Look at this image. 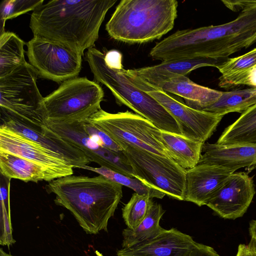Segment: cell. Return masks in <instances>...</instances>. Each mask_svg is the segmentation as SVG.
Listing matches in <instances>:
<instances>
[{
    "instance_id": "cell-30",
    "label": "cell",
    "mask_w": 256,
    "mask_h": 256,
    "mask_svg": "<svg viewBox=\"0 0 256 256\" xmlns=\"http://www.w3.org/2000/svg\"><path fill=\"white\" fill-rule=\"evenodd\" d=\"M1 187L0 244L10 247L16 242L12 236L8 192Z\"/></svg>"
},
{
    "instance_id": "cell-35",
    "label": "cell",
    "mask_w": 256,
    "mask_h": 256,
    "mask_svg": "<svg viewBox=\"0 0 256 256\" xmlns=\"http://www.w3.org/2000/svg\"><path fill=\"white\" fill-rule=\"evenodd\" d=\"M236 256H256V238L251 237L247 244H239Z\"/></svg>"
},
{
    "instance_id": "cell-34",
    "label": "cell",
    "mask_w": 256,
    "mask_h": 256,
    "mask_svg": "<svg viewBox=\"0 0 256 256\" xmlns=\"http://www.w3.org/2000/svg\"><path fill=\"white\" fill-rule=\"evenodd\" d=\"M106 64L110 67L117 69L123 68L122 65V55L116 50H112L104 54Z\"/></svg>"
},
{
    "instance_id": "cell-26",
    "label": "cell",
    "mask_w": 256,
    "mask_h": 256,
    "mask_svg": "<svg viewBox=\"0 0 256 256\" xmlns=\"http://www.w3.org/2000/svg\"><path fill=\"white\" fill-rule=\"evenodd\" d=\"M24 42L12 32L0 34V78L24 63Z\"/></svg>"
},
{
    "instance_id": "cell-31",
    "label": "cell",
    "mask_w": 256,
    "mask_h": 256,
    "mask_svg": "<svg viewBox=\"0 0 256 256\" xmlns=\"http://www.w3.org/2000/svg\"><path fill=\"white\" fill-rule=\"evenodd\" d=\"M256 64V48L240 56L228 58L218 66L222 76L243 72Z\"/></svg>"
},
{
    "instance_id": "cell-21",
    "label": "cell",
    "mask_w": 256,
    "mask_h": 256,
    "mask_svg": "<svg viewBox=\"0 0 256 256\" xmlns=\"http://www.w3.org/2000/svg\"><path fill=\"white\" fill-rule=\"evenodd\" d=\"M155 88L182 97L188 106L198 110L215 103L222 93L196 84L186 76L172 78L160 82Z\"/></svg>"
},
{
    "instance_id": "cell-13",
    "label": "cell",
    "mask_w": 256,
    "mask_h": 256,
    "mask_svg": "<svg viewBox=\"0 0 256 256\" xmlns=\"http://www.w3.org/2000/svg\"><path fill=\"white\" fill-rule=\"evenodd\" d=\"M256 194L252 178L244 172L231 174L206 206L220 217L235 220L246 212Z\"/></svg>"
},
{
    "instance_id": "cell-28",
    "label": "cell",
    "mask_w": 256,
    "mask_h": 256,
    "mask_svg": "<svg viewBox=\"0 0 256 256\" xmlns=\"http://www.w3.org/2000/svg\"><path fill=\"white\" fill-rule=\"evenodd\" d=\"M148 194L134 192L122 208V216L128 228L136 229L148 214L154 202Z\"/></svg>"
},
{
    "instance_id": "cell-36",
    "label": "cell",
    "mask_w": 256,
    "mask_h": 256,
    "mask_svg": "<svg viewBox=\"0 0 256 256\" xmlns=\"http://www.w3.org/2000/svg\"><path fill=\"white\" fill-rule=\"evenodd\" d=\"M189 256H220L211 246L198 243Z\"/></svg>"
},
{
    "instance_id": "cell-10",
    "label": "cell",
    "mask_w": 256,
    "mask_h": 256,
    "mask_svg": "<svg viewBox=\"0 0 256 256\" xmlns=\"http://www.w3.org/2000/svg\"><path fill=\"white\" fill-rule=\"evenodd\" d=\"M125 72L136 86L158 102L178 124L182 136L204 143L216 130L224 116L192 108L168 93L157 88L140 78Z\"/></svg>"
},
{
    "instance_id": "cell-14",
    "label": "cell",
    "mask_w": 256,
    "mask_h": 256,
    "mask_svg": "<svg viewBox=\"0 0 256 256\" xmlns=\"http://www.w3.org/2000/svg\"><path fill=\"white\" fill-rule=\"evenodd\" d=\"M0 150L60 172L66 176L74 174V168L60 155L3 124L0 127Z\"/></svg>"
},
{
    "instance_id": "cell-17",
    "label": "cell",
    "mask_w": 256,
    "mask_h": 256,
    "mask_svg": "<svg viewBox=\"0 0 256 256\" xmlns=\"http://www.w3.org/2000/svg\"><path fill=\"white\" fill-rule=\"evenodd\" d=\"M198 164L216 165L234 172L256 167V144L204 142Z\"/></svg>"
},
{
    "instance_id": "cell-3",
    "label": "cell",
    "mask_w": 256,
    "mask_h": 256,
    "mask_svg": "<svg viewBox=\"0 0 256 256\" xmlns=\"http://www.w3.org/2000/svg\"><path fill=\"white\" fill-rule=\"evenodd\" d=\"M230 10L240 6L238 17L228 22L178 30L175 38L182 58L222 60L256 42V0H224Z\"/></svg>"
},
{
    "instance_id": "cell-27",
    "label": "cell",
    "mask_w": 256,
    "mask_h": 256,
    "mask_svg": "<svg viewBox=\"0 0 256 256\" xmlns=\"http://www.w3.org/2000/svg\"><path fill=\"white\" fill-rule=\"evenodd\" d=\"M82 168L94 172L111 181L131 188L136 193L148 194L152 198L162 199L166 196L164 192L150 186L135 177L128 176L106 167L94 168L86 166Z\"/></svg>"
},
{
    "instance_id": "cell-4",
    "label": "cell",
    "mask_w": 256,
    "mask_h": 256,
    "mask_svg": "<svg viewBox=\"0 0 256 256\" xmlns=\"http://www.w3.org/2000/svg\"><path fill=\"white\" fill-rule=\"evenodd\" d=\"M178 6L176 0H122L106 30L112 38L129 44L159 39L173 28Z\"/></svg>"
},
{
    "instance_id": "cell-15",
    "label": "cell",
    "mask_w": 256,
    "mask_h": 256,
    "mask_svg": "<svg viewBox=\"0 0 256 256\" xmlns=\"http://www.w3.org/2000/svg\"><path fill=\"white\" fill-rule=\"evenodd\" d=\"M234 172L216 165L198 164L186 170L184 200L199 206L208 202L224 182Z\"/></svg>"
},
{
    "instance_id": "cell-1",
    "label": "cell",
    "mask_w": 256,
    "mask_h": 256,
    "mask_svg": "<svg viewBox=\"0 0 256 256\" xmlns=\"http://www.w3.org/2000/svg\"><path fill=\"white\" fill-rule=\"evenodd\" d=\"M117 0H52L34 10V36L61 44L81 56L93 48L108 11Z\"/></svg>"
},
{
    "instance_id": "cell-19",
    "label": "cell",
    "mask_w": 256,
    "mask_h": 256,
    "mask_svg": "<svg viewBox=\"0 0 256 256\" xmlns=\"http://www.w3.org/2000/svg\"><path fill=\"white\" fill-rule=\"evenodd\" d=\"M222 60L196 57L162 62L152 66L127 70V72L153 86L162 82L180 76H186L192 70L206 66L216 67Z\"/></svg>"
},
{
    "instance_id": "cell-7",
    "label": "cell",
    "mask_w": 256,
    "mask_h": 256,
    "mask_svg": "<svg viewBox=\"0 0 256 256\" xmlns=\"http://www.w3.org/2000/svg\"><path fill=\"white\" fill-rule=\"evenodd\" d=\"M104 98V90L98 82L86 77L66 80L44 98L48 121L84 122L101 108Z\"/></svg>"
},
{
    "instance_id": "cell-20",
    "label": "cell",
    "mask_w": 256,
    "mask_h": 256,
    "mask_svg": "<svg viewBox=\"0 0 256 256\" xmlns=\"http://www.w3.org/2000/svg\"><path fill=\"white\" fill-rule=\"evenodd\" d=\"M0 170L1 174L8 179H18L25 182H49L66 176L62 173L2 150Z\"/></svg>"
},
{
    "instance_id": "cell-24",
    "label": "cell",
    "mask_w": 256,
    "mask_h": 256,
    "mask_svg": "<svg viewBox=\"0 0 256 256\" xmlns=\"http://www.w3.org/2000/svg\"><path fill=\"white\" fill-rule=\"evenodd\" d=\"M218 144H256V104L242 113L226 127L218 138Z\"/></svg>"
},
{
    "instance_id": "cell-2",
    "label": "cell",
    "mask_w": 256,
    "mask_h": 256,
    "mask_svg": "<svg viewBox=\"0 0 256 256\" xmlns=\"http://www.w3.org/2000/svg\"><path fill=\"white\" fill-rule=\"evenodd\" d=\"M122 186L102 176L94 177L70 175L48 182V192L56 196L57 205L68 210L88 234L108 231L122 196Z\"/></svg>"
},
{
    "instance_id": "cell-12",
    "label": "cell",
    "mask_w": 256,
    "mask_h": 256,
    "mask_svg": "<svg viewBox=\"0 0 256 256\" xmlns=\"http://www.w3.org/2000/svg\"><path fill=\"white\" fill-rule=\"evenodd\" d=\"M48 126L64 140L81 150L91 162L134 177L132 166L122 150L116 152L100 146L88 136L82 122L48 121Z\"/></svg>"
},
{
    "instance_id": "cell-37",
    "label": "cell",
    "mask_w": 256,
    "mask_h": 256,
    "mask_svg": "<svg viewBox=\"0 0 256 256\" xmlns=\"http://www.w3.org/2000/svg\"><path fill=\"white\" fill-rule=\"evenodd\" d=\"M248 232L251 237L256 238V220L250 222Z\"/></svg>"
},
{
    "instance_id": "cell-32",
    "label": "cell",
    "mask_w": 256,
    "mask_h": 256,
    "mask_svg": "<svg viewBox=\"0 0 256 256\" xmlns=\"http://www.w3.org/2000/svg\"><path fill=\"white\" fill-rule=\"evenodd\" d=\"M219 80V86L226 88L240 85L256 88V64L238 73L228 76H220Z\"/></svg>"
},
{
    "instance_id": "cell-8",
    "label": "cell",
    "mask_w": 256,
    "mask_h": 256,
    "mask_svg": "<svg viewBox=\"0 0 256 256\" xmlns=\"http://www.w3.org/2000/svg\"><path fill=\"white\" fill-rule=\"evenodd\" d=\"M134 176L173 198L184 200L186 170L173 160L124 142H118Z\"/></svg>"
},
{
    "instance_id": "cell-6",
    "label": "cell",
    "mask_w": 256,
    "mask_h": 256,
    "mask_svg": "<svg viewBox=\"0 0 256 256\" xmlns=\"http://www.w3.org/2000/svg\"><path fill=\"white\" fill-rule=\"evenodd\" d=\"M38 74L26 62L0 78L1 120H12L38 132L48 126L44 98L36 84Z\"/></svg>"
},
{
    "instance_id": "cell-25",
    "label": "cell",
    "mask_w": 256,
    "mask_h": 256,
    "mask_svg": "<svg viewBox=\"0 0 256 256\" xmlns=\"http://www.w3.org/2000/svg\"><path fill=\"white\" fill-rule=\"evenodd\" d=\"M256 104V88L222 92L214 104L200 110L224 116L232 112H242Z\"/></svg>"
},
{
    "instance_id": "cell-5",
    "label": "cell",
    "mask_w": 256,
    "mask_h": 256,
    "mask_svg": "<svg viewBox=\"0 0 256 256\" xmlns=\"http://www.w3.org/2000/svg\"><path fill=\"white\" fill-rule=\"evenodd\" d=\"M86 56L94 79L110 90L118 104L128 107L162 131L182 136L174 118L154 98L133 84L124 69L110 67L104 54L96 48H89Z\"/></svg>"
},
{
    "instance_id": "cell-16",
    "label": "cell",
    "mask_w": 256,
    "mask_h": 256,
    "mask_svg": "<svg viewBox=\"0 0 256 256\" xmlns=\"http://www.w3.org/2000/svg\"><path fill=\"white\" fill-rule=\"evenodd\" d=\"M197 242L176 228L164 230L156 238L134 246L122 248L117 256H189Z\"/></svg>"
},
{
    "instance_id": "cell-11",
    "label": "cell",
    "mask_w": 256,
    "mask_h": 256,
    "mask_svg": "<svg viewBox=\"0 0 256 256\" xmlns=\"http://www.w3.org/2000/svg\"><path fill=\"white\" fill-rule=\"evenodd\" d=\"M30 64L40 77L58 83L78 77L82 56L56 42L34 36L26 44Z\"/></svg>"
},
{
    "instance_id": "cell-29",
    "label": "cell",
    "mask_w": 256,
    "mask_h": 256,
    "mask_svg": "<svg viewBox=\"0 0 256 256\" xmlns=\"http://www.w3.org/2000/svg\"><path fill=\"white\" fill-rule=\"evenodd\" d=\"M44 0H4L0 6V34L4 32L6 20L13 18L30 10H34Z\"/></svg>"
},
{
    "instance_id": "cell-23",
    "label": "cell",
    "mask_w": 256,
    "mask_h": 256,
    "mask_svg": "<svg viewBox=\"0 0 256 256\" xmlns=\"http://www.w3.org/2000/svg\"><path fill=\"white\" fill-rule=\"evenodd\" d=\"M165 210L162 206L154 202L148 214L134 230L128 228L122 232V248H128L148 241L160 234L165 229L160 225V221Z\"/></svg>"
},
{
    "instance_id": "cell-22",
    "label": "cell",
    "mask_w": 256,
    "mask_h": 256,
    "mask_svg": "<svg viewBox=\"0 0 256 256\" xmlns=\"http://www.w3.org/2000/svg\"><path fill=\"white\" fill-rule=\"evenodd\" d=\"M162 138L170 158L179 166L188 170L198 164L204 142L162 130Z\"/></svg>"
},
{
    "instance_id": "cell-18",
    "label": "cell",
    "mask_w": 256,
    "mask_h": 256,
    "mask_svg": "<svg viewBox=\"0 0 256 256\" xmlns=\"http://www.w3.org/2000/svg\"><path fill=\"white\" fill-rule=\"evenodd\" d=\"M2 124L60 155L74 168H82L91 162L81 150L64 140L48 126L38 132L12 120H2Z\"/></svg>"
},
{
    "instance_id": "cell-33",
    "label": "cell",
    "mask_w": 256,
    "mask_h": 256,
    "mask_svg": "<svg viewBox=\"0 0 256 256\" xmlns=\"http://www.w3.org/2000/svg\"><path fill=\"white\" fill-rule=\"evenodd\" d=\"M82 124L90 138L101 146L116 152L122 150V148L98 126L86 120L82 122Z\"/></svg>"
},
{
    "instance_id": "cell-38",
    "label": "cell",
    "mask_w": 256,
    "mask_h": 256,
    "mask_svg": "<svg viewBox=\"0 0 256 256\" xmlns=\"http://www.w3.org/2000/svg\"><path fill=\"white\" fill-rule=\"evenodd\" d=\"M0 256H14L10 254L6 253L2 248L0 249Z\"/></svg>"
},
{
    "instance_id": "cell-9",
    "label": "cell",
    "mask_w": 256,
    "mask_h": 256,
    "mask_svg": "<svg viewBox=\"0 0 256 256\" xmlns=\"http://www.w3.org/2000/svg\"><path fill=\"white\" fill-rule=\"evenodd\" d=\"M86 120L101 128L116 144L126 143L171 158L162 144V130L136 114L128 110L112 114L100 108Z\"/></svg>"
}]
</instances>
